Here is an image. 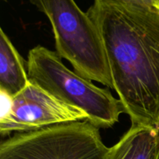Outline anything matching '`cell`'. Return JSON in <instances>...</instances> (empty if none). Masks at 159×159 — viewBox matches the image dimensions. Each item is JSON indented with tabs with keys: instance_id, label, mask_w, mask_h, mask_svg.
I'll return each instance as SVG.
<instances>
[{
	"instance_id": "6da1fadb",
	"label": "cell",
	"mask_w": 159,
	"mask_h": 159,
	"mask_svg": "<svg viewBox=\"0 0 159 159\" xmlns=\"http://www.w3.org/2000/svg\"><path fill=\"white\" fill-rule=\"evenodd\" d=\"M87 13L103 43L113 89L131 126L159 130V10L97 0Z\"/></svg>"
},
{
	"instance_id": "30bf717a",
	"label": "cell",
	"mask_w": 159,
	"mask_h": 159,
	"mask_svg": "<svg viewBox=\"0 0 159 159\" xmlns=\"http://www.w3.org/2000/svg\"><path fill=\"white\" fill-rule=\"evenodd\" d=\"M157 159H159V131H158V158Z\"/></svg>"
},
{
	"instance_id": "8992f818",
	"label": "cell",
	"mask_w": 159,
	"mask_h": 159,
	"mask_svg": "<svg viewBox=\"0 0 159 159\" xmlns=\"http://www.w3.org/2000/svg\"><path fill=\"white\" fill-rule=\"evenodd\" d=\"M158 130L131 126L120 141L109 148L105 159H157Z\"/></svg>"
},
{
	"instance_id": "5b68a950",
	"label": "cell",
	"mask_w": 159,
	"mask_h": 159,
	"mask_svg": "<svg viewBox=\"0 0 159 159\" xmlns=\"http://www.w3.org/2000/svg\"><path fill=\"white\" fill-rule=\"evenodd\" d=\"M0 94L2 137L35 131L57 124L88 121L85 113L61 102L30 81L13 97Z\"/></svg>"
},
{
	"instance_id": "ba28073f",
	"label": "cell",
	"mask_w": 159,
	"mask_h": 159,
	"mask_svg": "<svg viewBox=\"0 0 159 159\" xmlns=\"http://www.w3.org/2000/svg\"><path fill=\"white\" fill-rule=\"evenodd\" d=\"M97 1V0H94ZM115 1H120L127 3H133V4L142 5V6H153V0H115Z\"/></svg>"
},
{
	"instance_id": "7a4b0ae2",
	"label": "cell",
	"mask_w": 159,
	"mask_h": 159,
	"mask_svg": "<svg viewBox=\"0 0 159 159\" xmlns=\"http://www.w3.org/2000/svg\"><path fill=\"white\" fill-rule=\"evenodd\" d=\"M26 68L32 83L85 113L88 122L98 128L112 127L124 113L120 100L108 89L99 88L68 69L57 52L40 45L32 48L28 53Z\"/></svg>"
},
{
	"instance_id": "9c48e42d",
	"label": "cell",
	"mask_w": 159,
	"mask_h": 159,
	"mask_svg": "<svg viewBox=\"0 0 159 159\" xmlns=\"http://www.w3.org/2000/svg\"><path fill=\"white\" fill-rule=\"evenodd\" d=\"M153 6L159 10V0H153Z\"/></svg>"
},
{
	"instance_id": "3957f363",
	"label": "cell",
	"mask_w": 159,
	"mask_h": 159,
	"mask_svg": "<svg viewBox=\"0 0 159 159\" xmlns=\"http://www.w3.org/2000/svg\"><path fill=\"white\" fill-rule=\"evenodd\" d=\"M46 15L52 26L56 52L75 72L113 89L100 34L87 12L75 0H30Z\"/></svg>"
},
{
	"instance_id": "52a82bcc",
	"label": "cell",
	"mask_w": 159,
	"mask_h": 159,
	"mask_svg": "<svg viewBox=\"0 0 159 159\" xmlns=\"http://www.w3.org/2000/svg\"><path fill=\"white\" fill-rule=\"evenodd\" d=\"M30 83L24 61L4 32L0 29V93L13 97Z\"/></svg>"
},
{
	"instance_id": "277c9868",
	"label": "cell",
	"mask_w": 159,
	"mask_h": 159,
	"mask_svg": "<svg viewBox=\"0 0 159 159\" xmlns=\"http://www.w3.org/2000/svg\"><path fill=\"white\" fill-rule=\"evenodd\" d=\"M109 148L88 121L15 134L0 144V159H105Z\"/></svg>"
}]
</instances>
